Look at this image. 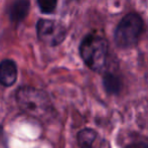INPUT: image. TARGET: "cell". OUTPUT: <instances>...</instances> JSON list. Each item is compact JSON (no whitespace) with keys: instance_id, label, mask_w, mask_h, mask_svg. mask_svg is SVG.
Wrapping results in <instances>:
<instances>
[{"instance_id":"obj_1","label":"cell","mask_w":148,"mask_h":148,"mask_svg":"<svg viewBox=\"0 0 148 148\" xmlns=\"http://www.w3.org/2000/svg\"><path fill=\"white\" fill-rule=\"evenodd\" d=\"M16 102L22 112L28 116L47 120L53 113V106L47 94L33 87H22L16 92Z\"/></svg>"},{"instance_id":"obj_2","label":"cell","mask_w":148,"mask_h":148,"mask_svg":"<svg viewBox=\"0 0 148 148\" xmlns=\"http://www.w3.org/2000/svg\"><path fill=\"white\" fill-rule=\"evenodd\" d=\"M80 55L89 69L97 73L103 72L107 64V41L97 33L88 34L80 45Z\"/></svg>"},{"instance_id":"obj_3","label":"cell","mask_w":148,"mask_h":148,"mask_svg":"<svg viewBox=\"0 0 148 148\" xmlns=\"http://www.w3.org/2000/svg\"><path fill=\"white\" fill-rule=\"evenodd\" d=\"M143 20L137 13H129L118 23L114 33V40L118 47L123 49L136 47L143 31Z\"/></svg>"},{"instance_id":"obj_4","label":"cell","mask_w":148,"mask_h":148,"mask_svg":"<svg viewBox=\"0 0 148 148\" xmlns=\"http://www.w3.org/2000/svg\"><path fill=\"white\" fill-rule=\"evenodd\" d=\"M37 37L45 45L56 47L64 40L66 29L60 22L51 19H39L36 23Z\"/></svg>"},{"instance_id":"obj_5","label":"cell","mask_w":148,"mask_h":148,"mask_svg":"<svg viewBox=\"0 0 148 148\" xmlns=\"http://www.w3.org/2000/svg\"><path fill=\"white\" fill-rule=\"evenodd\" d=\"M17 79V66L12 60H3L0 62V84L10 87Z\"/></svg>"},{"instance_id":"obj_6","label":"cell","mask_w":148,"mask_h":148,"mask_svg":"<svg viewBox=\"0 0 148 148\" xmlns=\"http://www.w3.org/2000/svg\"><path fill=\"white\" fill-rule=\"evenodd\" d=\"M30 9L28 0H15L8 9V15L13 23L18 24L27 16Z\"/></svg>"},{"instance_id":"obj_7","label":"cell","mask_w":148,"mask_h":148,"mask_svg":"<svg viewBox=\"0 0 148 148\" xmlns=\"http://www.w3.org/2000/svg\"><path fill=\"white\" fill-rule=\"evenodd\" d=\"M103 85L106 92L110 95L119 94L122 89V81L113 73H106L103 78Z\"/></svg>"},{"instance_id":"obj_8","label":"cell","mask_w":148,"mask_h":148,"mask_svg":"<svg viewBox=\"0 0 148 148\" xmlns=\"http://www.w3.org/2000/svg\"><path fill=\"white\" fill-rule=\"evenodd\" d=\"M96 138H97V132L90 128L83 129L77 135V141L80 148H93Z\"/></svg>"},{"instance_id":"obj_9","label":"cell","mask_w":148,"mask_h":148,"mask_svg":"<svg viewBox=\"0 0 148 148\" xmlns=\"http://www.w3.org/2000/svg\"><path fill=\"white\" fill-rule=\"evenodd\" d=\"M37 4L41 13L51 14L57 8L58 0H37Z\"/></svg>"},{"instance_id":"obj_10","label":"cell","mask_w":148,"mask_h":148,"mask_svg":"<svg viewBox=\"0 0 148 148\" xmlns=\"http://www.w3.org/2000/svg\"><path fill=\"white\" fill-rule=\"evenodd\" d=\"M124 148H148L147 141H136V142L129 143Z\"/></svg>"}]
</instances>
